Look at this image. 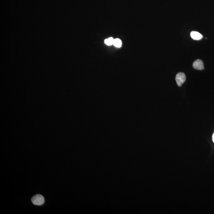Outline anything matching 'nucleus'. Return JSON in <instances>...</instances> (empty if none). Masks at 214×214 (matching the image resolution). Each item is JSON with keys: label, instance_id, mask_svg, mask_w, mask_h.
<instances>
[{"label": "nucleus", "instance_id": "nucleus-1", "mask_svg": "<svg viewBox=\"0 0 214 214\" xmlns=\"http://www.w3.org/2000/svg\"><path fill=\"white\" fill-rule=\"evenodd\" d=\"M32 202L33 204L37 206H41L44 203V199L43 196L40 194H37L32 198Z\"/></svg>", "mask_w": 214, "mask_h": 214}, {"label": "nucleus", "instance_id": "nucleus-2", "mask_svg": "<svg viewBox=\"0 0 214 214\" xmlns=\"http://www.w3.org/2000/svg\"><path fill=\"white\" fill-rule=\"evenodd\" d=\"M186 80V76L184 73L180 72L177 74L176 81L177 84L179 87H181Z\"/></svg>", "mask_w": 214, "mask_h": 214}, {"label": "nucleus", "instance_id": "nucleus-3", "mask_svg": "<svg viewBox=\"0 0 214 214\" xmlns=\"http://www.w3.org/2000/svg\"><path fill=\"white\" fill-rule=\"evenodd\" d=\"M193 67L196 70H204V64L203 61L202 60L198 59L194 61L193 64Z\"/></svg>", "mask_w": 214, "mask_h": 214}, {"label": "nucleus", "instance_id": "nucleus-4", "mask_svg": "<svg viewBox=\"0 0 214 214\" xmlns=\"http://www.w3.org/2000/svg\"><path fill=\"white\" fill-rule=\"evenodd\" d=\"M191 37L195 40H200L203 38V35L197 31H192L190 33Z\"/></svg>", "mask_w": 214, "mask_h": 214}, {"label": "nucleus", "instance_id": "nucleus-5", "mask_svg": "<svg viewBox=\"0 0 214 214\" xmlns=\"http://www.w3.org/2000/svg\"><path fill=\"white\" fill-rule=\"evenodd\" d=\"M113 44L114 45L118 48L121 47L122 45V42L121 40L119 38H116L114 40Z\"/></svg>", "mask_w": 214, "mask_h": 214}, {"label": "nucleus", "instance_id": "nucleus-6", "mask_svg": "<svg viewBox=\"0 0 214 214\" xmlns=\"http://www.w3.org/2000/svg\"><path fill=\"white\" fill-rule=\"evenodd\" d=\"M114 39L112 38H108V39H106L105 40V43L107 45L110 46L113 44Z\"/></svg>", "mask_w": 214, "mask_h": 214}, {"label": "nucleus", "instance_id": "nucleus-7", "mask_svg": "<svg viewBox=\"0 0 214 214\" xmlns=\"http://www.w3.org/2000/svg\"><path fill=\"white\" fill-rule=\"evenodd\" d=\"M212 141H213V142H214V133H213V135H212Z\"/></svg>", "mask_w": 214, "mask_h": 214}]
</instances>
